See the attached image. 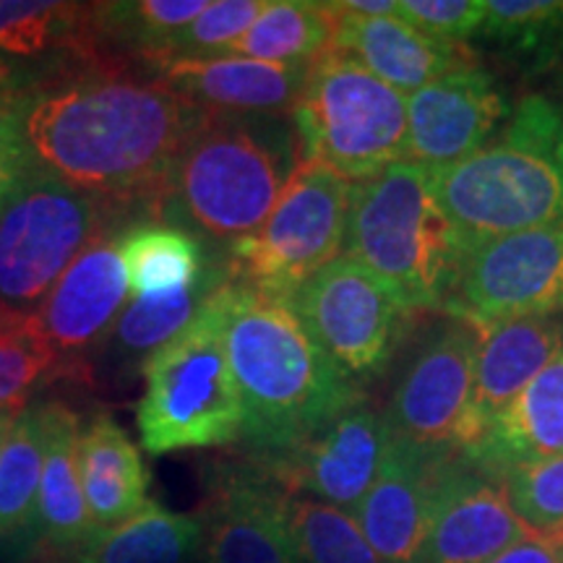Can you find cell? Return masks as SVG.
Wrapping results in <instances>:
<instances>
[{
  "mask_svg": "<svg viewBox=\"0 0 563 563\" xmlns=\"http://www.w3.org/2000/svg\"><path fill=\"white\" fill-rule=\"evenodd\" d=\"M352 186L319 162H300L262 228L224 253L230 279L290 302L302 282L342 256Z\"/></svg>",
  "mask_w": 563,
  "mask_h": 563,
  "instance_id": "9",
  "label": "cell"
},
{
  "mask_svg": "<svg viewBox=\"0 0 563 563\" xmlns=\"http://www.w3.org/2000/svg\"><path fill=\"white\" fill-rule=\"evenodd\" d=\"M298 563H382L352 514L287 493Z\"/></svg>",
  "mask_w": 563,
  "mask_h": 563,
  "instance_id": "32",
  "label": "cell"
},
{
  "mask_svg": "<svg viewBox=\"0 0 563 563\" xmlns=\"http://www.w3.org/2000/svg\"><path fill=\"white\" fill-rule=\"evenodd\" d=\"M19 412H0V452H3V443L9 439V431L13 426V420H16Z\"/></svg>",
  "mask_w": 563,
  "mask_h": 563,
  "instance_id": "43",
  "label": "cell"
},
{
  "mask_svg": "<svg viewBox=\"0 0 563 563\" xmlns=\"http://www.w3.org/2000/svg\"><path fill=\"white\" fill-rule=\"evenodd\" d=\"M79 481L97 530L125 522L150 498V470L136 443L110 415L97 412L79 431L76 443Z\"/></svg>",
  "mask_w": 563,
  "mask_h": 563,
  "instance_id": "24",
  "label": "cell"
},
{
  "mask_svg": "<svg viewBox=\"0 0 563 563\" xmlns=\"http://www.w3.org/2000/svg\"><path fill=\"white\" fill-rule=\"evenodd\" d=\"M334 11L336 30L332 51L361 63L376 79L402 91L405 97L477 60L467 45H449L428 37L397 13L361 16V13L340 11L336 5Z\"/></svg>",
  "mask_w": 563,
  "mask_h": 563,
  "instance_id": "21",
  "label": "cell"
},
{
  "mask_svg": "<svg viewBox=\"0 0 563 563\" xmlns=\"http://www.w3.org/2000/svg\"><path fill=\"white\" fill-rule=\"evenodd\" d=\"M477 329L470 321L449 319L435 329L407 365L384 418L391 439L467 454L483 439L475 412Z\"/></svg>",
  "mask_w": 563,
  "mask_h": 563,
  "instance_id": "10",
  "label": "cell"
},
{
  "mask_svg": "<svg viewBox=\"0 0 563 563\" xmlns=\"http://www.w3.org/2000/svg\"><path fill=\"white\" fill-rule=\"evenodd\" d=\"M428 178L456 258L511 232L563 222V110L527 97L483 150Z\"/></svg>",
  "mask_w": 563,
  "mask_h": 563,
  "instance_id": "3",
  "label": "cell"
},
{
  "mask_svg": "<svg viewBox=\"0 0 563 563\" xmlns=\"http://www.w3.org/2000/svg\"><path fill=\"white\" fill-rule=\"evenodd\" d=\"M129 211L32 167L0 209V300L32 316L70 264Z\"/></svg>",
  "mask_w": 563,
  "mask_h": 563,
  "instance_id": "8",
  "label": "cell"
},
{
  "mask_svg": "<svg viewBox=\"0 0 563 563\" xmlns=\"http://www.w3.org/2000/svg\"><path fill=\"white\" fill-rule=\"evenodd\" d=\"M504 89L481 63L452 70L407 97L402 162L435 170L473 157L509 121Z\"/></svg>",
  "mask_w": 563,
  "mask_h": 563,
  "instance_id": "15",
  "label": "cell"
},
{
  "mask_svg": "<svg viewBox=\"0 0 563 563\" xmlns=\"http://www.w3.org/2000/svg\"><path fill=\"white\" fill-rule=\"evenodd\" d=\"M481 34L514 58L545 63L563 47V0H485Z\"/></svg>",
  "mask_w": 563,
  "mask_h": 563,
  "instance_id": "33",
  "label": "cell"
},
{
  "mask_svg": "<svg viewBox=\"0 0 563 563\" xmlns=\"http://www.w3.org/2000/svg\"><path fill=\"white\" fill-rule=\"evenodd\" d=\"M26 323H30V316L16 311V308L5 306V302L0 300V340H5V336L21 332Z\"/></svg>",
  "mask_w": 563,
  "mask_h": 563,
  "instance_id": "41",
  "label": "cell"
},
{
  "mask_svg": "<svg viewBox=\"0 0 563 563\" xmlns=\"http://www.w3.org/2000/svg\"><path fill=\"white\" fill-rule=\"evenodd\" d=\"M473 327L563 313V222L496 238L456 258L443 302Z\"/></svg>",
  "mask_w": 563,
  "mask_h": 563,
  "instance_id": "12",
  "label": "cell"
},
{
  "mask_svg": "<svg viewBox=\"0 0 563 563\" xmlns=\"http://www.w3.org/2000/svg\"><path fill=\"white\" fill-rule=\"evenodd\" d=\"M123 228L112 224L100 232L30 316L32 329L55 352L63 371H79L84 355L108 342L123 313L131 292L121 258Z\"/></svg>",
  "mask_w": 563,
  "mask_h": 563,
  "instance_id": "14",
  "label": "cell"
},
{
  "mask_svg": "<svg viewBox=\"0 0 563 563\" xmlns=\"http://www.w3.org/2000/svg\"><path fill=\"white\" fill-rule=\"evenodd\" d=\"M530 534L514 514L504 483L462 460L415 563H493Z\"/></svg>",
  "mask_w": 563,
  "mask_h": 563,
  "instance_id": "18",
  "label": "cell"
},
{
  "mask_svg": "<svg viewBox=\"0 0 563 563\" xmlns=\"http://www.w3.org/2000/svg\"><path fill=\"white\" fill-rule=\"evenodd\" d=\"M230 279L228 262L220 258L191 285L175 287V290L141 295L133 298L123 313L118 316L115 327L108 336L110 350L121 363H146L159 347L175 340L183 329H188L199 319L211 295H214L224 282Z\"/></svg>",
  "mask_w": 563,
  "mask_h": 563,
  "instance_id": "28",
  "label": "cell"
},
{
  "mask_svg": "<svg viewBox=\"0 0 563 563\" xmlns=\"http://www.w3.org/2000/svg\"><path fill=\"white\" fill-rule=\"evenodd\" d=\"M199 563H298L287 493L262 467L222 477L211 493Z\"/></svg>",
  "mask_w": 563,
  "mask_h": 563,
  "instance_id": "17",
  "label": "cell"
},
{
  "mask_svg": "<svg viewBox=\"0 0 563 563\" xmlns=\"http://www.w3.org/2000/svg\"><path fill=\"white\" fill-rule=\"evenodd\" d=\"M311 66L251 58L178 60L159 70L183 102L196 112L238 118H287L298 104Z\"/></svg>",
  "mask_w": 563,
  "mask_h": 563,
  "instance_id": "19",
  "label": "cell"
},
{
  "mask_svg": "<svg viewBox=\"0 0 563 563\" xmlns=\"http://www.w3.org/2000/svg\"><path fill=\"white\" fill-rule=\"evenodd\" d=\"M493 563H563V540L530 534V538L519 540L517 545L498 555Z\"/></svg>",
  "mask_w": 563,
  "mask_h": 563,
  "instance_id": "39",
  "label": "cell"
},
{
  "mask_svg": "<svg viewBox=\"0 0 563 563\" xmlns=\"http://www.w3.org/2000/svg\"><path fill=\"white\" fill-rule=\"evenodd\" d=\"M0 58L45 63L40 70L97 60L89 3L0 0Z\"/></svg>",
  "mask_w": 563,
  "mask_h": 563,
  "instance_id": "25",
  "label": "cell"
},
{
  "mask_svg": "<svg viewBox=\"0 0 563 563\" xmlns=\"http://www.w3.org/2000/svg\"><path fill=\"white\" fill-rule=\"evenodd\" d=\"M243 407V441L272 462L363 397L285 300L228 279L214 295Z\"/></svg>",
  "mask_w": 563,
  "mask_h": 563,
  "instance_id": "2",
  "label": "cell"
},
{
  "mask_svg": "<svg viewBox=\"0 0 563 563\" xmlns=\"http://www.w3.org/2000/svg\"><path fill=\"white\" fill-rule=\"evenodd\" d=\"M207 5L209 0L89 3V24L97 55L157 70L175 34L186 30Z\"/></svg>",
  "mask_w": 563,
  "mask_h": 563,
  "instance_id": "26",
  "label": "cell"
},
{
  "mask_svg": "<svg viewBox=\"0 0 563 563\" xmlns=\"http://www.w3.org/2000/svg\"><path fill=\"white\" fill-rule=\"evenodd\" d=\"M121 258L133 298L191 285L214 264L191 230L165 220L125 224L121 232Z\"/></svg>",
  "mask_w": 563,
  "mask_h": 563,
  "instance_id": "29",
  "label": "cell"
},
{
  "mask_svg": "<svg viewBox=\"0 0 563 563\" xmlns=\"http://www.w3.org/2000/svg\"><path fill=\"white\" fill-rule=\"evenodd\" d=\"M389 443L384 412L357 397L292 452L262 462V470L290 496L313 498L355 517L382 473Z\"/></svg>",
  "mask_w": 563,
  "mask_h": 563,
  "instance_id": "13",
  "label": "cell"
},
{
  "mask_svg": "<svg viewBox=\"0 0 563 563\" xmlns=\"http://www.w3.org/2000/svg\"><path fill=\"white\" fill-rule=\"evenodd\" d=\"M287 306L350 382L384 368L412 313L376 274L344 253L302 282Z\"/></svg>",
  "mask_w": 563,
  "mask_h": 563,
  "instance_id": "11",
  "label": "cell"
},
{
  "mask_svg": "<svg viewBox=\"0 0 563 563\" xmlns=\"http://www.w3.org/2000/svg\"><path fill=\"white\" fill-rule=\"evenodd\" d=\"M555 454H563V350L490 422L464 460L501 477L514 464Z\"/></svg>",
  "mask_w": 563,
  "mask_h": 563,
  "instance_id": "23",
  "label": "cell"
},
{
  "mask_svg": "<svg viewBox=\"0 0 563 563\" xmlns=\"http://www.w3.org/2000/svg\"><path fill=\"white\" fill-rule=\"evenodd\" d=\"M13 104L37 170L136 220H162L196 110L159 70L115 58L66 63L16 84Z\"/></svg>",
  "mask_w": 563,
  "mask_h": 563,
  "instance_id": "1",
  "label": "cell"
},
{
  "mask_svg": "<svg viewBox=\"0 0 563 563\" xmlns=\"http://www.w3.org/2000/svg\"><path fill=\"white\" fill-rule=\"evenodd\" d=\"M397 16L428 37L464 45L483 30L485 0H397Z\"/></svg>",
  "mask_w": 563,
  "mask_h": 563,
  "instance_id": "37",
  "label": "cell"
},
{
  "mask_svg": "<svg viewBox=\"0 0 563 563\" xmlns=\"http://www.w3.org/2000/svg\"><path fill=\"white\" fill-rule=\"evenodd\" d=\"M464 454L431 452L391 439L376 483L355 511L382 563H415L443 493Z\"/></svg>",
  "mask_w": 563,
  "mask_h": 563,
  "instance_id": "16",
  "label": "cell"
},
{
  "mask_svg": "<svg viewBox=\"0 0 563 563\" xmlns=\"http://www.w3.org/2000/svg\"><path fill=\"white\" fill-rule=\"evenodd\" d=\"M279 118L196 112L175 157L162 220L232 249L266 222L300 165L295 129Z\"/></svg>",
  "mask_w": 563,
  "mask_h": 563,
  "instance_id": "4",
  "label": "cell"
},
{
  "mask_svg": "<svg viewBox=\"0 0 563 563\" xmlns=\"http://www.w3.org/2000/svg\"><path fill=\"white\" fill-rule=\"evenodd\" d=\"M340 11L361 13V16H389L397 13V0H342L334 3Z\"/></svg>",
  "mask_w": 563,
  "mask_h": 563,
  "instance_id": "40",
  "label": "cell"
},
{
  "mask_svg": "<svg viewBox=\"0 0 563 563\" xmlns=\"http://www.w3.org/2000/svg\"><path fill=\"white\" fill-rule=\"evenodd\" d=\"M60 373V361L32 323L0 340V412H21L30 394Z\"/></svg>",
  "mask_w": 563,
  "mask_h": 563,
  "instance_id": "36",
  "label": "cell"
},
{
  "mask_svg": "<svg viewBox=\"0 0 563 563\" xmlns=\"http://www.w3.org/2000/svg\"><path fill=\"white\" fill-rule=\"evenodd\" d=\"M342 253L376 274L407 311L443 308L456 245L426 167L394 162L352 186Z\"/></svg>",
  "mask_w": 563,
  "mask_h": 563,
  "instance_id": "5",
  "label": "cell"
},
{
  "mask_svg": "<svg viewBox=\"0 0 563 563\" xmlns=\"http://www.w3.org/2000/svg\"><path fill=\"white\" fill-rule=\"evenodd\" d=\"M266 3L269 0H209L207 9L175 34L157 70L178 60L222 58L232 42L241 40L262 16Z\"/></svg>",
  "mask_w": 563,
  "mask_h": 563,
  "instance_id": "35",
  "label": "cell"
},
{
  "mask_svg": "<svg viewBox=\"0 0 563 563\" xmlns=\"http://www.w3.org/2000/svg\"><path fill=\"white\" fill-rule=\"evenodd\" d=\"M498 481L527 530L538 538L563 540V454L514 464Z\"/></svg>",
  "mask_w": 563,
  "mask_h": 563,
  "instance_id": "34",
  "label": "cell"
},
{
  "mask_svg": "<svg viewBox=\"0 0 563 563\" xmlns=\"http://www.w3.org/2000/svg\"><path fill=\"white\" fill-rule=\"evenodd\" d=\"M199 543L201 517L150 501L125 522L97 532L76 563H186Z\"/></svg>",
  "mask_w": 563,
  "mask_h": 563,
  "instance_id": "31",
  "label": "cell"
},
{
  "mask_svg": "<svg viewBox=\"0 0 563 563\" xmlns=\"http://www.w3.org/2000/svg\"><path fill=\"white\" fill-rule=\"evenodd\" d=\"M40 407L45 462L37 496V530H34V563H76L97 538V527L84 498L76 462L79 415L63 402Z\"/></svg>",
  "mask_w": 563,
  "mask_h": 563,
  "instance_id": "20",
  "label": "cell"
},
{
  "mask_svg": "<svg viewBox=\"0 0 563 563\" xmlns=\"http://www.w3.org/2000/svg\"><path fill=\"white\" fill-rule=\"evenodd\" d=\"M475 329V412L485 433L563 350V313L483 323Z\"/></svg>",
  "mask_w": 563,
  "mask_h": 563,
  "instance_id": "22",
  "label": "cell"
},
{
  "mask_svg": "<svg viewBox=\"0 0 563 563\" xmlns=\"http://www.w3.org/2000/svg\"><path fill=\"white\" fill-rule=\"evenodd\" d=\"M13 87H16V70L0 58V95H5V91H11Z\"/></svg>",
  "mask_w": 563,
  "mask_h": 563,
  "instance_id": "42",
  "label": "cell"
},
{
  "mask_svg": "<svg viewBox=\"0 0 563 563\" xmlns=\"http://www.w3.org/2000/svg\"><path fill=\"white\" fill-rule=\"evenodd\" d=\"M214 295L199 319L141 368L146 389L136 407V428L141 446L152 456L230 446L243 439L241 394L224 352Z\"/></svg>",
  "mask_w": 563,
  "mask_h": 563,
  "instance_id": "6",
  "label": "cell"
},
{
  "mask_svg": "<svg viewBox=\"0 0 563 563\" xmlns=\"http://www.w3.org/2000/svg\"><path fill=\"white\" fill-rule=\"evenodd\" d=\"M45 462L40 407H24L0 452V561L32 559Z\"/></svg>",
  "mask_w": 563,
  "mask_h": 563,
  "instance_id": "27",
  "label": "cell"
},
{
  "mask_svg": "<svg viewBox=\"0 0 563 563\" xmlns=\"http://www.w3.org/2000/svg\"><path fill=\"white\" fill-rule=\"evenodd\" d=\"M290 118L300 162H319L352 183L405 157L407 97L336 51L313 60Z\"/></svg>",
  "mask_w": 563,
  "mask_h": 563,
  "instance_id": "7",
  "label": "cell"
},
{
  "mask_svg": "<svg viewBox=\"0 0 563 563\" xmlns=\"http://www.w3.org/2000/svg\"><path fill=\"white\" fill-rule=\"evenodd\" d=\"M32 167L11 89L0 95V209L16 191L19 183L32 173Z\"/></svg>",
  "mask_w": 563,
  "mask_h": 563,
  "instance_id": "38",
  "label": "cell"
},
{
  "mask_svg": "<svg viewBox=\"0 0 563 563\" xmlns=\"http://www.w3.org/2000/svg\"><path fill=\"white\" fill-rule=\"evenodd\" d=\"M336 11L332 3L311 0H269L262 16L224 55L287 66H313L332 51Z\"/></svg>",
  "mask_w": 563,
  "mask_h": 563,
  "instance_id": "30",
  "label": "cell"
}]
</instances>
